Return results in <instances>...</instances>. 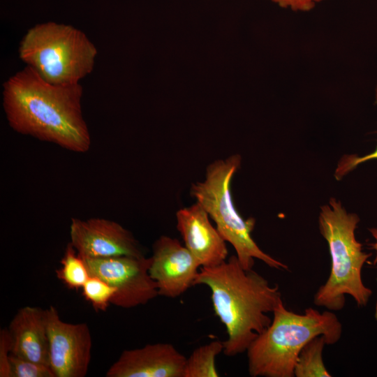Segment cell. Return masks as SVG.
Returning <instances> with one entry per match:
<instances>
[{
    "label": "cell",
    "mask_w": 377,
    "mask_h": 377,
    "mask_svg": "<svg viewBox=\"0 0 377 377\" xmlns=\"http://www.w3.org/2000/svg\"><path fill=\"white\" fill-rule=\"evenodd\" d=\"M82 295L96 311H105L116 293V288L101 278L90 275L82 288Z\"/></svg>",
    "instance_id": "17"
},
{
    "label": "cell",
    "mask_w": 377,
    "mask_h": 377,
    "mask_svg": "<svg viewBox=\"0 0 377 377\" xmlns=\"http://www.w3.org/2000/svg\"><path fill=\"white\" fill-rule=\"evenodd\" d=\"M196 285H205L211 290L215 314L226 330L223 353L228 357L246 351L270 325L267 313L282 300L277 284L270 285L253 269H244L236 255L216 266L200 267Z\"/></svg>",
    "instance_id": "2"
},
{
    "label": "cell",
    "mask_w": 377,
    "mask_h": 377,
    "mask_svg": "<svg viewBox=\"0 0 377 377\" xmlns=\"http://www.w3.org/2000/svg\"><path fill=\"white\" fill-rule=\"evenodd\" d=\"M11 377H55L50 367L13 354L9 356Z\"/></svg>",
    "instance_id": "18"
},
{
    "label": "cell",
    "mask_w": 377,
    "mask_h": 377,
    "mask_svg": "<svg viewBox=\"0 0 377 377\" xmlns=\"http://www.w3.org/2000/svg\"><path fill=\"white\" fill-rule=\"evenodd\" d=\"M83 259L90 275L101 278L116 288L111 304L130 309L145 304L158 296L156 283L149 273L151 257L122 256Z\"/></svg>",
    "instance_id": "7"
},
{
    "label": "cell",
    "mask_w": 377,
    "mask_h": 377,
    "mask_svg": "<svg viewBox=\"0 0 377 377\" xmlns=\"http://www.w3.org/2000/svg\"><path fill=\"white\" fill-rule=\"evenodd\" d=\"M49 364L55 377H84L91 357L92 339L87 323L63 321L54 306L44 310Z\"/></svg>",
    "instance_id": "8"
},
{
    "label": "cell",
    "mask_w": 377,
    "mask_h": 377,
    "mask_svg": "<svg viewBox=\"0 0 377 377\" xmlns=\"http://www.w3.org/2000/svg\"><path fill=\"white\" fill-rule=\"evenodd\" d=\"M61 267L57 269V278L68 288L79 290L90 276L84 259L70 242L60 260Z\"/></svg>",
    "instance_id": "16"
},
{
    "label": "cell",
    "mask_w": 377,
    "mask_h": 377,
    "mask_svg": "<svg viewBox=\"0 0 377 377\" xmlns=\"http://www.w3.org/2000/svg\"><path fill=\"white\" fill-rule=\"evenodd\" d=\"M82 94L80 83L51 84L27 66L4 82L3 106L15 131L82 153L91 145Z\"/></svg>",
    "instance_id": "1"
},
{
    "label": "cell",
    "mask_w": 377,
    "mask_h": 377,
    "mask_svg": "<svg viewBox=\"0 0 377 377\" xmlns=\"http://www.w3.org/2000/svg\"><path fill=\"white\" fill-rule=\"evenodd\" d=\"M369 230L375 239L374 243L371 244V246L376 251V257L374 260V264L376 265L377 264V228H371Z\"/></svg>",
    "instance_id": "22"
},
{
    "label": "cell",
    "mask_w": 377,
    "mask_h": 377,
    "mask_svg": "<svg viewBox=\"0 0 377 377\" xmlns=\"http://www.w3.org/2000/svg\"><path fill=\"white\" fill-rule=\"evenodd\" d=\"M223 349V343L219 340L196 348L186 357L183 377H218L216 358Z\"/></svg>",
    "instance_id": "14"
},
{
    "label": "cell",
    "mask_w": 377,
    "mask_h": 377,
    "mask_svg": "<svg viewBox=\"0 0 377 377\" xmlns=\"http://www.w3.org/2000/svg\"><path fill=\"white\" fill-rule=\"evenodd\" d=\"M200 265L180 242L166 235L152 246L149 273L156 283L158 296L176 298L193 286Z\"/></svg>",
    "instance_id": "10"
},
{
    "label": "cell",
    "mask_w": 377,
    "mask_h": 377,
    "mask_svg": "<svg viewBox=\"0 0 377 377\" xmlns=\"http://www.w3.org/2000/svg\"><path fill=\"white\" fill-rule=\"evenodd\" d=\"M12 351V337L8 329L0 330V377H11L9 356Z\"/></svg>",
    "instance_id": "19"
},
{
    "label": "cell",
    "mask_w": 377,
    "mask_h": 377,
    "mask_svg": "<svg viewBox=\"0 0 377 377\" xmlns=\"http://www.w3.org/2000/svg\"><path fill=\"white\" fill-rule=\"evenodd\" d=\"M209 219L197 202L176 212L177 229L201 267L216 266L228 259L226 242Z\"/></svg>",
    "instance_id": "12"
},
{
    "label": "cell",
    "mask_w": 377,
    "mask_h": 377,
    "mask_svg": "<svg viewBox=\"0 0 377 377\" xmlns=\"http://www.w3.org/2000/svg\"><path fill=\"white\" fill-rule=\"evenodd\" d=\"M240 163L239 154L213 161L207 167L204 179L192 184L191 195L215 222L224 240L234 247L244 269H253L255 259H258L271 268L289 270L286 264L265 253L257 245L251 237L255 219H244L235 208L230 185Z\"/></svg>",
    "instance_id": "5"
},
{
    "label": "cell",
    "mask_w": 377,
    "mask_h": 377,
    "mask_svg": "<svg viewBox=\"0 0 377 377\" xmlns=\"http://www.w3.org/2000/svg\"><path fill=\"white\" fill-rule=\"evenodd\" d=\"M281 8L294 11H309L324 0H270Z\"/></svg>",
    "instance_id": "21"
},
{
    "label": "cell",
    "mask_w": 377,
    "mask_h": 377,
    "mask_svg": "<svg viewBox=\"0 0 377 377\" xmlns=\"http://www.w3.org/2000/svg\"><path fill=\"white\" fill-rule=\"evenodd\" d=\"M186 357L172 344L156 343L124 350L107 377H183Z\"/></svg>",
    "instance_id": "11"
},
{
    "label": "cell",
    "mask_w": 377,
    "mask_h": 377,
    "mask_svg": "<svg viewBox=\"0 0 377 377\" xmlns=\"http://www.w3.org/2000/svg\"><path fill=\"white\" fill-rule=\"evenodd\" d=\"M8 330L12 337L11 354L49 365V344L44 310L24 306L15 313Z\"/></svg>",
    "instance_id": "13"
},
{
    "label": "cell",
    "mask_w": 377,
    "mask_h": 377,
    "mask_svg": "<svg viewBox=\"0 0 377 377\" xmlns=\"http://www.w3.org/2000/svg\"><path fill=\"white\" fill-rule=\"evenodd\" d=\"M327 344L325 337L320 335L310 340L301 350L294 369L296 377H330L323 360V351Z\"/></svg>",
    "instance_id": "15"
},
{
    "label": "cell",
    "mask_w": 377,
    "mask_h": 377,
    "mask_svg": "<svg viewBox=\"0 0 377 377\" xmlns=\"http://www.w3.org/2000/svg\"><path fill=\"white\" fill-rule=\"evenodd\" d=\"M375 99L377 104V86L375 91ZM376 158H377V147L374 151L362 157L352 155L344 156L339 163L335 172V177L339 179L359 164Z\"/></svg>",
    "instance_id": "20"
},
{
    "label": "cell",
    "mask_w": 377,
    "mask_h": 377,
    "mask_svg": "<svg viewBox=\"0 0 377 377\" xmlns=\"http://www.w3.org/2000/svg\"><path fill=\"white\" fill-rule=\"evenodd\" d=\"M272 313L270 325L246 351L252 377H293L298 355L310 340L323 335L330 345L341 337L342 325L330 311L309 307L299 314L288 311L281 300Z\"/></svg>",
    "instance_id": "3"
},
{
    "label": "cell",
    "mask_w": 377,
    "mask_h": 377,
    "mask_svg": "<svg viewBox=\"0 0 377 377\" xmlns=\"http://www.w3.org/2000/svg\"><path fill=\"white\" fill-rule=\"evenodd\" d=\"M329 204L320 207L318 222L320 233L328 244L331 271L326 282L314 295L313 302L330 311H339L345 305L346 295H348L358 306H364L372 290L364 286L362 269L371 253L364 252L355 238L360 218L356 214L348 213L334 198H331Z\"/></svg>",
    "instance_id": "4"
},
{
    "label": "cell",
    "mask_w": 377,
    "mask_h": 377,
    "mask_svg": "<svg viewBox=\"0 0 377 377\" xmlns=\"http://www.w3.org/2000/svg\"><path fill=\"white\" fill-rule=\"evenodd\" d=\"M71 243L83 258L145 256L132 233L119 223L101 218H73Z\"/></svg>",
    "instance_id": "9"
},
{
    "label": "cell",
    "mask_w": 377,
    "mask_h": 377,
    "mask_svg": "<svg viewBox=\"0 0 377 377\" xmlns=\"http://www.w3.org/2000/svg\"><path fill=\"white\" fill-rule=\"evenodd\" d=\"M97 50L82 31L54 22L38 24L24 36L20 58L43 80L73 84L91 73Z\"/></svg>",
    "instance_id": "6"
}]
</instances>
